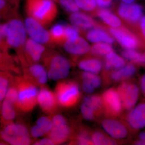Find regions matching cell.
I'll return each mask as SVG.
<instances>
[{"label":"cell","instance_id":"47","mask_svg":"<svg viewBox=\"0 0 145 145\" xmlns=\"http://www.w3.org/2000/svg\"><path fill=\"white\" fill-rule=\"evenodd\" d=\"M140 86L145 96V74L141 78L140 80Z\"/></svg>","mask_w":145,"mask_h":145},{"label":"cell","instance_id":"34","mask_svg":"<svg viewBox=\"0 0 145 145\" xmlns=\"http://www.w3.org/2000/svg\"><path fill=\"white\" fill-rule=\"evenodd\" d=\"M81 112L83 118L87 121H92L97 116L93 109L83 102L81 105Z\"/></svg>","mask_w":145,"mask_h":145},{"label":"cell","instance_id":"12","mask_svg":"<svg viewBox=\"0 0 145 145\" xmlns=\"http://www.w3.org/2000/svg\"><path fill=\"white\" fill-rule=\"evenodd\" d=\"M101 125L105 131L115 140L124 139L128 134V129L124 124L113 118L103 119Z\"/></svg>","mask_w":145,"mask_h":145},{"label":"cell","instance_id":"2","mask_svg":"<svg viewBox=\"0 0 145 145\" xmlns=\"http://www.w3.org/2000/svg\"><path fill=\"white\" fill-rule=\"evenodd\" d=\"M57 4L54 0H25V8L27 16L45 27L52 23L57 17Z\"/></svg>","mask_w":145,"mask_h":145},{"label":"cell","instance_id":"40","mask_svg":"<svg viewBox=\"0 0 145 145\" xmlns=\"http://www.w3.org/2000/svg\"><path fill=\"white\" fill-rule=\"evenodd\" d=\"M30 133L31 136L34 138H38L45 134L43 131L36 124L31 128Z\"/></svg>","mask_w":145,"mask_h":145},{"label":"cell","instance_id":"26","mask_svg":"<svg viewBox=\"0 0 145 145\" xmlns=\"http://www.w3.org/2000/svg\"><path fill=\"white\" fill-rule=\"evenodd\" d=\"M122 57L125 59L137 64L145 65L144 54L135 49H125L122 52Z\"/></svg>","mask_w":145,"mask_h":145},{"label":"cell","instance_id":"48","mask_svg":"<svg viewBox=\"0 0 145 145\" xmlns=\"http://www.w3.org/2000/svg\"><path fill=\"white\" fill-rule=\"evenodd\" d=\"M122 3L127 4H130L135 3L136 0H121Z\"/></svg>","mask_w":145,"mask_h":145},{"label":"cell","instance_id":"49","mask_svg":"<svg viewBox=\"0 0 145 145\" xmlns=\"http://www.w3.org/2000/svg\"><path fill=\"white\" fill-rule=\"evenodd\" d=\"M144 54V55H145V52Z\"/></svg>","mask_w":145,"mask_h":145},{"label":"cell","instance_id":"4","mask_svg":"<svg viewBox=\"0 0 145 145\" xmlns=\"http://www.w3.org/2000/svg\"><path fill=\"white\" fill-rule=\"evenodd\" d=\"M43 57L49 79L58 81L67 78L71 68L69 60L54 51H46Z\"/></svg>","mask_w":145,"mask_h":145},{"label":"cell","instance_id":"25","mask_svg":"<svg viewBox=\"0 0 145 145\" xmlns=\"http://www.w3.org/2000/svg\"><path fill=\"white\" fill-rule=\"evenodd\" d=\"M65 24L63 23L55 24L50 30V38L53 46L61 45L65 42Z\"/></svg>","mask_w":145,"mask_h":145},{"label":"cell","instance_id":"18","mask_svg":"<svg viewBox=\"0 0 145 145\" xmlns=\"http://www.w3.org/2000/svg\"><path fill=\"white\" fill-rule=\"evenodd\" d=\"M86 37L89 42L93 44L103 42L112 45L114 41V38L110 34L98 27H93L88 30L86 34Z\"/></svg>","mask_w":145,"mask_h":145},{"label":"cell","instance_id":"15","mask_svg":"<svg viewBox=\"0 0 145 145\" xmlns=\"http://www.w3.org/2000/svg\"><path fill=\"white\" fill-rule=\"evenodd\" d=\"M110 34L125 49H135L139 46L137 38L119 28H110Z\"/></svg>","mask_w":145,"mask_h":145},{"label":"cell","instance_id":"38","mask_svg":"<svg viewBox=\"0 0 145 145\" xmlns=\"http://www.w3.org/2000/svg\"><path fill=\"white\" fill-rule=\"evenodd\" d=\"M77 141L79 145H93L91 135L86 131H82L79 133Z\"/></svg>","mask_w":145,"mask_h":145},{"label":"cell","instance_id":"22","mask_svg":"<svg viewBox=\"0 0 145 145\" xmlns=\"http://www.w3.org/2000/svg\"><path fill=\"white\" fill-rule=\"evenodd\" d=\"M80 69L85 72L98 74L102 70L103 65L102 61L96 58H88L83 59L78 63Z\"/></svg>","mask_w":145,"mask_h":145},{"label":"cell","instance_id":"10","mask_svg":"<svg viewBox=\"0 0 145 145\" xmlns=\"http://www.w3.org/2000/svg\"><path fill=\"white\" fill-rule=\"evenodd\" d=\"M46 50L44 45L29 38L27 39L22 50L19 54L22 59L24 58L33 64L37 63L43 57Z\"/></svg>","mask_w":145,"mask_h":145},{"label":"cell","instance_id":"45","mask_svg":"<svg viewBox=\"0 0 145 145\" xmlns=\"http://www.w3.org/2000/svg\"><path fill=\"white\" fill-rule=\"evenodd\" d=\"M141 33L145 39V15L143 16L139 22Z\"/></svg>","mask_w":145,"mask_h":145},{"label":"cell","instance_id":"16","mask_svg":"<svg viewBox=\"0 0 145 145\" xmlns=\"http://www.w3.org/2000/svg\"><path fill=\"white\" fill-rule=\"evenodd\" d=\"M37 103L43 112L50 114L54 111L58 103L55 93L48 89L43 88L39 91Z\"/></svg>","mask_w":145,"mask_h":145},{"label":"cell","instance_id":"32","mask_svg":"<svg viewBox=\"0 0 145 145\" xmlns=\"http://www.w3.org/2000/svg\"><path fill=\"white\" fill-rule=\"evenodd\" d=\"M81 78L82 81L90 83L95 89L99 88L101 86V78L97 74L84 71L81 75Z\"/></svg>","mask_w":145,"mask_h":145},{"label":"cell","instance_id":"31","mask_svg":"<svg viewBox=\"0 0 145 145\" xmlns=\"http://www.w3.org/2000/svg\"><path fill=\"white\" fill-rule=\"evenodd\" d=\"M14 105L5 99L2 105V116L5 121H10L15 119L16 116Z\"/></svg>","mask_w":145,"mask_h":145},{"label":"cell","instance_id":"14","mask_svg":"<svg viewBox=\"0 0 145 145\" xmlns=\"http://www.w3.org/2000/svg\"><path fill=\"white\" fill-rule=\"evenodd\" d=\"M128 126L133 130L145 127V103L140 104L130 110L126 118Z\"/></svg>","mask_w":145,"mask_h":145},{"label":"cell","instance_id":"33","mask_svg":"<svg viewBox=\"0 0 145 145\" xmlns=\"http://www.w3.org/2000/svg\"><path fill=\"white\" fill-rule=\"evenodd\" d=\"M80 10L91 12L97 7L96 0H74Z\"/></svg>","mask_w":145,"mask_h":145},{"label":"cell","instance_id":"11","mask_svg":"<svg viewBox=\"0 0 145 145\" xmlns=\"http://www.w3.org/2000/svg\"><path fill=\"white\" fill-rule=\"evenodd\" d=\"M119 17L133 24L140 22L144 13L143 7L136 3L130 4L121 3L117 9Z\"/></svg>","mask_w":145,"mask_h":145},{"label":"cell","instance_id":"41","mask_svg":"<svg viewBox=\"0 0 145 145\" xmlns=\"http://www.w3.org/2000/svg\"><path fill=\"white\" fill-rule=\"evenodd\" d=\"M97 7L101 9H108L112 4V0H96Z\"/></svg>","mask_w":145,"mask_h":145},{"label":"cell","instance_id":"7","mask_svg":"<svg viewBox=\"0 0 145 145\" xmlns=\"http://www.w3.org/2000/svg\"><path fill=\"white\" fill-rule=\"evenodd\" d=\"M24 23L29 38L44 46H53L49 31L47 30L39 22L28 16Z\"/></svg>","mask_w":145,"mask_h":145},{"label":"cell","instance_id":"44","mask_svg":"<svg viewBox=\"0 0 145 145\" xmlns=\"http://www.w3.org/2000/svg\"><path fill=\"white\" fill-rule=\"evenodd\" d=\"M34 145H54V143L50 138H44L42 140L37 141L34 143Z\"/></svg>","mask_w":145,"mask_h":145},{"label":"cell","instance_id":"30","mask_svg":"<svg viewBox=\"0 0 145 145\" xmlns=\"http://www.w3.org/2000/svg\"><path fill=\"white\" fill-rule=\"evenodd\" d=\"M16 7L5 0H0L1 18L8 19V20L16 16Z\"/></svg>","mask_w":145,"mask_h":145},{"label":"cell","instance_id":"27","mask_svg":"<svg viewBox=\"0 0 145 145\" xmlns=\"http://www.w3.org/2000/svg\"><path fill=\"white\" fill-rule=\"evenodd\" d=\"M93 145H116L118 143L115 139L109 137L102 131H94L91 135Z\"/></svg>","mask_w":145,"mask_h":145},{"label":"cell","instance_id":"3","mask_svg":"<svg viewBox=\"0 0 145 145\" xmlns=\"http://www.w3.org/2000/svg\"><path fill=\"white\" fill-rule=\"evenodd\" d=\"M15 84L18 93L16 106L22 111H31L38 104L37 87L26 77L16 78Z\"/></svg>","mask_w":145,"mask_h":145},{"label":"cell","instance_id":"5","mask_svg":"<svg viewBox=\"0 0 145 145\" xmlns=\"http://www.w3.org/2000/svg\"><path fill=\"white\" fill-rule=\"evenodd\" d=\"M57 103L66 108L72 107L80 101L81 92L78 84L73 81H63L58 83L55 88Z\"/></svg>","mask_w":145,"mask_h":145},{"label":"cell","instance_id":"13","mask_svg":"<svg viewBox=\"0 0 145 145\" xmlns=\"http://www.w3.org/2000/svg\"><path fill=\"white\" fill-rule=\"evenodd\" d=\"M62 45L66 52L72 56H80L90 52V44L87 40L80 36L65 41Z\"/></svg>","mask_w":145,"mask_h":145},{"label":"cell","instance_id":"29","mask_svg":"<svg viewBox=\"0 0 145 145\" xmlns=\"http://www.w3.org/2000/svg\"><path fill=\"white\" fill-rule=\"evenodd\" d=\"M113 51L111 44L101 42L93 44L91 47L90 52L95 56H106Z\"/></svg>","mask_w":145,"mask_h":145},{"label":"cell","instance_id":"21","mask_svg":"<svg viewBox=\"0 0 145 145\" xmlns=\"http://www.w3.org/2000/svg\"><path fill=\"white\" fill-rule=\"evenodd\" d=\"M137 71L135 65L132 63L125 65L123 67L114 70L110 75V79L114 82H119L129 79Z\"/></svg>","mask_w":145,"mask_h":145},{"label":"cell","instance_id":"36","mask_svg":"<svg viewBox=\"0 0 145 145\" xmlns=\"http://www.w3.org/2000/svg\"><path fill=\"white\" fill-rule=\"evenodd\" d=\"M80 30L72 25H65V41L75 39L80 36Z\"/></svg>","mask_w":145,"mask_h":145},{"label":"cell","instance_id":"39","mask_svg":"<svg viewBox=\"0 0 145 145\" xmlns=\"http://www.w3.org/2000/svg\"><path fill=\"white\" fill-rule=\"evenodd\" d=\"M18 98V93L16 87H12L8 88L5 99L9 101L14 106L16 105Z\"/></svg>","mask_w":145,"mask_h":145},{"label":"cell","instance_id":"8","mask_svg":"<svg viewBox=\"0 0 145 145\" xmlns=\"http://www.w3.org/2000/svg\"><path fill=\"white\" fill-rule=\"evenodd\" d=\"M101 97L103 111L108 116L117 117L121 114L123 107L117 89H108L104 91Z\"/></svg>","mask_w":145,"mask_h":145},{"label":"cell","instance_id":"35","mask_svg":"<svg viewBox=\"0 0 145 145\" xmlns=\"http://www.w3.org/2000/svg\"><path fill=\"white\" fill-rule=\"evenodd\" d=\"M36 125L39 126L45 133H48L53 127L52 121L48 117H40L36 121Z\"/></svg>","mask_w":145,"mask_h":145},{"label":"cell","instance_id":"37","mask_svg":"<svg viewBox=\"0 0 145 145\" xmlns=\"http://www.w3.org/2000/svg\"><path fill=\"white\" fill-rule=\"evenodd\" d=\"M8 80L6 75L1 72L0 77V101H2L5 98L8 89Z\"/></svg>","mask_w":145,"mask_h":145},{"label":"cell","instance_id":"17","mask_svg":"<svg viewBox=\"0 0 145 145\" xmlns=\"http://www.w3.org/2000/svg\"><path fill=\"white\" fill-rule=\"evenodd\" d=\"M69 20L72 25L79 30H88L93 28L95 22L90 16L79 11L71 13Z\"/></svg>","mask_w":145,"mask_h":145},{"label":"cell","instance_id":"6","mask_svg":"<svg viewBox=\"0 0 145 145\" xmlns=\"http://www.w3.org/2000/svg\"><path fill=\"white\" fill-rule=\"evenodd\" d=\"M3 140L13 145H27L31 143L27 128L24 125L10 123L1 133Z\"/></svg>","mask_w":145,"mask_h":145},{"label":"cell","instance_id":"46","mask_svg":"<svg viewBox=\"0 0 145 145\" xmlns=\"http://www.w3.org/2000/svg\"><path fill=\"white\" fill-rule=\"evenodd\" d=\"M140 140L136 141L135 144L145 145V132H142L139 134Z\"/></svg>","mask_w":145,"mask_h":145},{"label":"cell","instance_id":"24","mask_svg":"<svg viewBox=\"0 0 145 145\" xmlns=\"http://www.w3.org/2000/svg\"><path fill=\"white\" fill-rule=\"evenodd\" d=\"M125 65L124 58L113 51L105 56L104 66L106 70H116L123 67Z\"/></svg>","mask_w":145,"mask_h":145},{"label":"cell","instance_id":"19","mask_svg":"<svg viewBox=\"0 0 145 145\" xmlns=\"http://www.w3.org/2000/svg\"><path fill=\"white\" fill-rule=\"evenodd\" d=\"M49 138L55 144H62L69 138L71 130L67 123L53 126L52 129L48 133Z\"/></svg>","mask_w":145,"mask_h":145},{"label":"cell","instance_id":"28","mask_svg":"<svg viewBox=\"0 0 145 145\" xmlns=\"http://www.w3.org/2000/svg\"><path fill=\"white\" fill-rule=\"evenodd\" d=\"M83 102L93 109L97 116L103 111L102 98L99 95H93L86 96L83 99Z\"/></svg>","mask_w":145,"mask_h":145},{"label":"cell","instance_id":"43","mask_svg":"<svg viewBox=\"0 0 145 145\" xmlns=\"http://www.w3.org/2000/svg\"><path fill=\"white\" fill-rule=\"evenodd\" d=\"M82 88L85 93L88 94L93 93L95 89V88L91 84L88 82L84 81H82Z\"/></svg>","mask_w":145,"mask_h":145},{"label":"cell","instance_id":"20","mask_svg":"<svg viewBox=\"0 0 145 145\" xmlns=\"http://www.w3.org/2000/svg\"><path fill=\"white\" fill-rule=\"evenodd\" d=\"M29 77L27 78L35 79L39 84L44 85L47 82L48 78L46 69L44 66L38 63L30 65L27 69Z\"/></svg>","mask_w":145,"mask_h":145},{"label":"cell","instance_id":"42","mask_svg":"<svg viewBox=\"0 0 145 145\" xmlns=\"http://www.w3.org/2000/svg\"><path fill=\"white\" fill-rule=\"evenodd\" d=\"M53 126L65 124L67 123L66 119L61 114H57L53 117L52 119Z\"/></svg>","mask_w":145,"mask_h":145},{"label":"cell","instance_id":"1","mask_svg":"<svg viewBox=\"0 0 145 145\" xmlns=\"http://www.w3.org/2000/svg\"><path fill=\"white\" fill-rule=\"evenodd\" d=\"M27 33L24 23L15 16L0 26L1 49L7 51L8 48L18 50L20 53L26 41Z\"/></svg>","mask_w":145,"mask_h":145},{"label":"cell","instance_id":"9","mask_svg":"<svg viewBox=\"0 0 145 145\" xmlns=\"http://www.w3.org/2000/svg\"><path fill=\"white\" fill-rule=\"evenodd\" d=\"M121 101L123 108L130 111L137 103L139 95V89L135 83L125 82L121 83L117 89Z\"/></svg>","mask_w":145,"mask_h":145},{"label":"cell","instance_id":"23","mask_svg":"<svg viewBox=\"0 0 145 145\" xmlns=\"http://www.w3.org/2000/svg\"><path fill=\"white\" fill-rule=\"evenodd\" d=\"M97 16L99 19L110 28H119L122 22L119 16L108 9H101L98 11Z\"/></svg>","mask_w":145,"mask_h":145}]
</instances>
